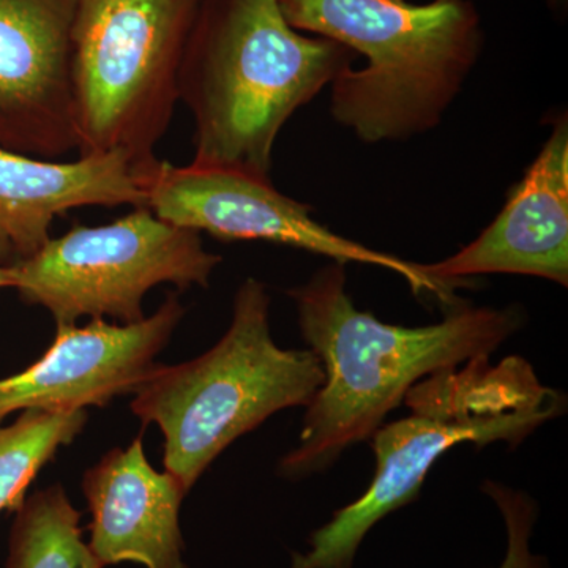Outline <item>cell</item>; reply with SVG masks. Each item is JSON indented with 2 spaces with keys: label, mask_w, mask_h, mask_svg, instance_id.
<instances>
[{
  "label": "cell",
  "mask_w": 568,
  "mask_h": 568,
  "mask_svg": "<svg viewBox=\"0 0 568 568\" xmlns=\"http://www.w3.org/2000/svg\"><path fill=\"white\" fill-rule=\"evenodd\" d=\"M420 267L454 290L467 278L491 274L568 286L567 112L552 119L547 141L491 224L457 253Z\"/></svg>",
  "instance_id": "obj_11"
},
{
  "label": "cell",
  "mask_w": 568,
  "mask_h": 568,
  "mask_svg": "<svg viewBox=\"0 0 568 568\" xmlns=\"http://www.w3.org/2000/svg\"><path fill=\"white\" fill-rule=\"evenodd\" d=\"M201 0H74L71 81L80 155L152 162L179 102Z\"/></svg>",
  "instance_id": "obj_6"
},
{
  "label": "cell",
  "mask_w": 568,
  "mask_h": 568,
  "mask_svg": "<svg viewBox=\"0 0 568 568\" xmlns=\"http://www.w3.org/2000/svg\"><path fill=\"white\" fill-rule=\"evenodd\" d=\"M185 316L179 295H166L151 316L133 324L92 320L55 327V338L36 364L0 379V422L29 409L104 407L134 394Z\"/></svg>",
  "instance_id": "obj_9"
},
{
  "label": "cell",
  "mask_w": 568,
  "mask_h": 568,
  "mask_svg": "<svg viewBox=\"0 0 568 568\" xmlns=\"http://www.w3.org/2000/svg\"><path fill=\"white\" fill-rule=\"evenodd\" d=\"M549 6L555 10H560L566 7L567 0H548Z\"/></svg>",
  "instance_id": "obj_18"
},
{
  "label": "cell",
  "mask_w": 568,
  "mask_h": 568,
  "mask_svg": "<svg viewBox=\"0 0 568 568\" xmlns=\"http://www.w3.org/2000/svg\"><path fill=\"white\" fill-rule=\"evenodd\" d=\"M74 0H0V149L78 151L71 81Z\"/></svg>",
  "instance_id": "obj_10"
},
{
  "label": "cell",
  "mask_w": 568,
  "mask_h": 568,
  "mask_svg": "<svg viewBox=\"0 0 568 568\" xmlns=\"http://www.w3.org/2000/svg\"><path fill=\"white\" fill-rule=\"evenodd\" d=\"M88 424V410H22L0 426V511H17L33 478Z\"/></svg>",
  "instance_id": "obj_15"
},
{
  "label": "cell",
  "mask_w": 568,
  "mask_h": 568,
  "mask_svg": "<svg viewBox=\"0 0 568 568\" xmlns=\"http://www.w3.org/2000/svg\"><path fill=\"white\" fill-rule=\"evenodd\" d=\"M481 491L495 503L506 525L507 551L496 568H549L548 559L530 549L538 519L537 500L529 493L495 480H485Z\"/></svg>",
  "instance_id": "obj_16"
},
{
  "label": "cell",
  "mask_w": 568,
  "mask_h": 568,
  "mask_svg": "<svg viewBox=\"0 0 568 568\" xmlns=\"http://www.w3.org/2000/svg\"><path fill=\"white\" fill-rule=\"evenodd\" d=\"M355 58L294 29L280 0H201L179 74V102L194 122L193 162L271 175L283 126Z\"/></svg>",
  "instance_id": "obj_2"
},
{
  "label": "cell",
  "mask_w": 568,
  "mask_h": 568,
  "mask_svg": "<svg viewBox=\"0 0 568 568\" xmlns=\"http://www.w3.org/2000/svg\"><path fill=\"white\" fill-rule=\"evenodd\" d=\"M297 31L365 59L331 84V114L366 144L413 140L440 125L484 48L473 0H280Z\"/></svg>",
  "instance_id": "obj_3"
},
{
  "label": "cell",
  "mask_w": 568,
  "mask_h": 568,
  "mask_svg": "<svg viewBox=\"0 0 568 568\" xmlns=\"http://www.w3.org/2000/svg\"><path fill=\"white\" fill-rule=\"evenodd\" d=\"M145 207L163 222L207 233L224 242L260 241L321 254L335 263L366 264L402 276L417 295H435L444 305L454 290L435 282L395 254L377 252L316 222L312 205L286 196L261 175L241 168L152 162L134 168Z\"/></svg>",
  "instance_id": "obj_8"
},
{
  "label": "cell",
  "mask_w": 568,
  "mask_h": 568,
  "mask_svg": "<svg viewBox=\"0 0 568 568\" xmlns=\"http://www.w3.org/2000/svg\"><path fill=\"white\" fill-rule=\"evenodd\" d=\"M323 383L313 351L276 345L267 287L246 278L226 334L193 361L156 364L134 390L132 413L159 426L164 470L189 495L239 437L280 410L308 406Z\"/></svg>",
  "instance_id": "obj_5"
},
{
  "label": "cell",
  "mask_w": 568,
  "mask_h": 568,
  "mask_svg": "<svg viewBox=\"0 0 568 568\" xmlns=\"http://www.w3.org/2000/svg\"><path fill=\"white\" fill-rule=\"evenodd\" d=\"M13 275H11L10 267H2L0 265V290H7V287L13 290Z\"/></svg>",
  "instance_id": "obj_17"
},
{
  "label": "cell",
  "mask_w": 568,
  "mask_h": 568,
  "mask_svg": "<svg viewBox=\"0 0 568 568\" xmlns=\"http://www.w3.org/2000/svg\"><path fill=\"white\" fill-rule=\"evenodd\" d=\"M91 511L89 548L102 567L136 562L145 568H186L181 506L185 489L159 473L136 437L112 448L82 477Z\"/></svg>",
  "instance_id": "obj_12"
},
{
  "label": "cell",
  "mask_w": 568,
  "mask_h": 568,
  "mask_svg": "<svg viewBox=\"0 0 568 568\" xmlns=\"http://www.w3.org/2000/svg\"><path fill=\"white\" fill-rule=\"evenodd\" d=\"M14 514L7 568H103L82 540L81 514L61 485L26 497Z\"/></svg>",
  "instance_id": "obj_14"
},
{
  "label": "cell",
  "mask_w": 568,
  "mask_h": 568,
  "mask_svg": "<svg viewBox=\"0 0 568 568\" xmlns=\"http://www.w3.org/2000/svg\"><path fill=\"white\" fill-rule=\"evenodd\" d=\"M222 261L205 250L203 234L133 207L100 226L77 224L10 271L22 301L43 306L55 327L85 316L133 324L144 320L153 287H207Z\"/></svg>",
  "instance_id": "obj_7"
},
{
  "label": "cell",
  "mask_w": 568,
  "mask_h": 568,
  "mask_svg": "<svg viewBox=\"0 0 568 568\" xmlns=\"http://www.w3.org/2000/svg\"><path fill=\"white\" fill-rule=\"evenodd\" d=\"M403 405L409 414L372 436L376 473L364 495L339 508L294 552L291 568H353L358 548L381 519L420 496L429 470L458 444L515 448L567 410L562 392L547 387L526 358L493 364L480 355L418 381Z\"/></svg>",
  "instance_id": "obj_4"
},
{
  "label": "cell",
  "mask_w": 568,
  "mask_h": 568,
  "mask_svg": "<svg viewBox=\"0 0 568 568\" xmlns=\"http://www.w3.org/2000/svg\"><path fill=\"white\" fill-rule=\"evenodd\" d=\"M324 383L305 407L298 444L278 465L286 480L328 469L354 444L372 439L424 377L493 355L525 325V310L454 304L440 323L403 327L362 312L347 293L346 264L320 268L287 291Z\"/></svg>",
  "instance_id": "obj_1"
},
{
  "label": "cell",
  "mask_w": 568,
  "mask_h": 568,
  "mask_svg": "<svg viewBox=\"0 0 568 568\" xmlns=\"http://www.w3.org/2000/svg\"><path fill=\"white\" fill-rule=\"evenodd\" d=\"M145 207L136 171L123 153L74 162L0 149V265L29 260L51 239L58 216L81 207Z\"/></svg>",
  "instance_id": "obj_13"
}]
</instances>
